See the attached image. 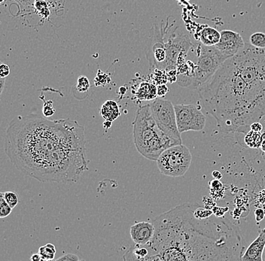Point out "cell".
<instances>
[{
  "label": "cell",
  "instance_id": "cell-1",
  "mask_svg": "<svg viewBox=\"0 0 265 261\" xmlns=\"http://www.w3.org/2000/svg\"><path fill=\"white\" fill-rule=\"evenodd\" d=\"M5 154L38 182L75 183L88 169L85 128L76 121L18 116L5 132Z\"/></svg>",
  "mask_w": 265,
  "mask_h": 261
},
{
  "label": "cell",
  "instance_id": "cell-2",
  "mask_svg": "<svg viewBox=\"0 0 265 261\" xmlns=\"http://www.w3.org/2000/svg\"><path fill=\"white\" fill-rule=\"evenodd\" d=\"M196 203H185L154 218L155 231L147 261H242L240 229L224 217L198 218Z\"/></svg>",
  "mask_w": 265,
  "mask_h": 261
},
{
  "label": "cell",
  "instance_id": "cell-3",
  "mask_svg": "<svg viewBox=\"0 0 265 261\" xmlns=\"http://www.w3.org/2000/svg\"><path fill=\"white\" fill-rule=\"evenodd\" d=\"M199 96L220 131L246 134L265 115V58L239 52L201 86Z\"/></svg>",
  "mask_w": 265,
  "mask_h": 261
},
{
  "label": "cell",
  "instance_id": "cell-4",
  "mask_svg": "<svg viewBox=\"0 0 265 261\" xmlns=\"http://www.w3.org/2000/svg\"><path fill=\"white\" fill-rule=\"evenodd\" d=\"M132 127L136 149L141 155L151 161H157L164 150L178 145L158 128L150 104L138 108Z\"/></svg>",
  "mask_w": 265,
  "mask_h": 261
},
{
  "label": "cell",
  "instance_id": "cell-5",
  "mask_svg": "<svg viewBox=\"0 0 265 261\" xmlns=\"http://www.w3.org/2000/svg\"><path fill=\"white\" fill-rule=\"evenodd\" d=\"M195 52L197 55V61L191 87L192 89L202 86L230 58L216 47L206 46L203 44L197 45Z\"/></svg>",
  "mask_w": 265,
  "mask_h": 261
},
{
  "label": "cell",
  "instance_id": "cell-6",
  "mask_svg": "<svg viewBox=\"0 0 265 261\" xmlns=\"http://www.w3.org/2000/svg\"><path fill=\"white\" fill-rule=\"evenodd\" d=\"M192 156L184 145L172 146L161 154L157 165L163 175L170 177L183 176L190 168Z\"/></svg>",
  "mask_w": 265,
  "mask_h": 261
},
{
  "label": "cell",
  "instance_id": "cell-7",
  "mask_svg": "<svg viewBox=\"0 0 265 261\" xmlns=\"http://www.w3.org/2000/svg\"><path fill=\"white\" fill-rule=\"evenodd\" d=\"M150 106L154 121L161 130L178 145L182 144L181 133L176 123L175 108L170 101L156 98Z\"/></svg>",
  "mask_w": 265,
  "mask_h": 261
},
{
  "label": "cell",
  "instance_id": "cell-8",
  "mask_svg": "<svg viewBox=\"0 0 265 261\" xmlns=\"http://www.w3.org/2000/svg\"><path fill=\"white\" fill-rule=\"evenodd\" d=\"M176 123L180 133L201 131L205 128L207 117L199 106L194 104L175 105Z\"/></svg>",
  "mask_w": 265,
  "mask_h": 261
},
{
  "label": "cell",
  "instance_id": "cell-9",
  "mask_svg": "<svg viewBox=\"0 0 265 261\" xmlns=\"http://www.w3.org/2000/svg\"><path fill=\"white\" fill-rule=\"evenodd\" d=\"M245 45L240 33L233 30H224L221 31L220 41L215 47L222 53L231 57L240 52Z\"/></svg>",
  "mask_w": 265,
  "mask_h": 261
},
{
  "label": "cell",
  "instance_id": "cell-10",
  "mask_svg": "<svg viewBox=\"0 0 265 261\" xmlns=\"http://www.w3.org/2000/svg\"><path fill=\"white\" fill-rule=\"evenodd\" d=\"M154 224L149 222H139L132 225L131 227V237L135 244L146 245L152 240L154 237Z\"/></svg>",
  "mask_w": 265,
  "mask_h": 261
},
{
  "label": "cell",
  "instance_id": "cell-11",
  "mask_svg": "<svg viewBox=\"0 0 265 261\" xmlns=\"http://www.w3.org/2000/svg\"><path fill=\"white\" fill-rule=\"evenodd\" d=\"M265 248V228L259 233L251 245L246 249L243 255V261H263L264 250Z\"/></svg>",
  "mask_w": 265,
  "mask_h": 261
},
{
  "label": "cell",
  "instance_id": "cell-12",
  "mask_svg": "<svg viewBox=\"0 0 265 261\" xmlns=\"http://www.w3.org/2000/svg\"><path fill=\"white\" fill-rule=\"evenodd\" d=\"M221 38V32L209 26H204L198 33L197 39L206 46H215Z\"/></svg>",
  "mask_w": 265,
  "mask_h": 261
},
{
  "label": "cell",
  "instance_id": "cell-13",
  "mask_svg": "<svg viewBox=\"0 0 265 261\" xmlns=\"http://www.w3.org/2000/svg\"><path fill=\"white\" fill-rule=\"evenodd\" d=\"M136 97L140 100H154L157 97V86L151 83H141L136 93Z\"/></svg>",
  "mask_w": 265,
  "mask_h": 261
},
{
  "label": "cell",
  "instance_id": "cell-14",
  "mask_svg": "<svg viewBox=\"0 0 265 261\" xmlns=\"http://www.w3.org/2000/svg\"><path fill=\"white\" fill-rule=\"evenodd\" d=\"M100 114L106 121H113L119 117V106L114 100H107L103 103L100 109Z\"/></svg>",
  "mask_w": 265,
  "mask_h": 261
},
{
  "label": "cell",
  "instance_id": "cell-15",
  "mask_svg": "<svg viewBox=\"0 0 265 261\" xmlns=\"http://www.w3.org/2000/svg\"><path fill=\"white\" fill-rule=\"evenodd\" d=\"M149 256V250L146 245L135 244L124 255V261H147Z\"/></svg>",
  "mask_w": 265,
  "mask_h": 261
},
{
  "label": "cell",
  "instance_id": "cell-16",
  "mask_svg": "<svg viewBox=\"0 0 265 261\" xmlns=\"http://www.w3.org/2000/svg\"><path fill=\"white\" fill-rule=\"evenodd\" d=\"M262 142L261 132H255L252 130L248 131L244 137V142L247 147L252 148V149H260Z\"/></svg>",
  "mask_w": 265,
  "mask_h": 261
},
{
  "label": "cell",
  "instance_id": "cell-17",
  "mask_svg": "<svg viewBox=\"0 0 265 261\" xmlns=\"http://www.w3.org/2000/svg\"><path fill=\"white\" fill-rule=\"evenodd\" d=\"M33 11L43 19H48L51 15L46 0H35L33 3Z\"/></svg>",
  "mask_w": 265,
  "mask_h": 261
},
{
  "label": "cell",
  "instance_id": "cell-18",
  "mask_svg": "<svg viewBox=\"0 0 265 261\" xmlns=\"http://www.w3.org/2000/svg\"><path fill=\"white\" fill-rule=\"evenodd\" d=\"M38 254L41 255L42 261H53L56 255L55 245L52 243H48L45 246L40 247Z\"/></svg>",
  "mask_w": 265,
  "mask_h": 261
},
{
  "label": "cell",
  "instance_id": "cell-19",
  "mask_svg": "<svg viewBox=\"0 0 265 261\" xmlns=\"http://www.w3.org/2000/svg\"><path fill=\"white\" fill-rule=\"evenodd\" d=\"M249 42L255 48H265V33L262 32L254 33L249 38Z\"/></svg>",
  "mask_w": 265,
  "mask_h": 261
},
{
  "label": "cell",
  "instance_id": "cell-20",
  "mask_svg": "<svg viewBox=\"0 0 265 261\" xmlns=\"http://www.w3.org/2000/svg\"><path fill=\"white\" fill-rule=\"evenodd\" d=\"M3 196L7 203L9 204L12 208H15L16 205L20 203V197L19 194L16 192L9 190V191L5 192V193H1Z\"/></svg>",
  "mask_w": 265,
  "mask_h": 261
},
{
  "label": "cell",
  "instance_id": "cell-21",
  "mask_svg": "<svg viewBox=\"0 0 265 261\" xmlns=\"http://www.w3.org/2000/svg\"><path fill=\"white\" fill-rule=\"evenodd\" d=\"M153 80L155 82V85H164V84L166 85V83L168 82V78L165 70L155 69L153 75Z\"/></svg>",
  "mask_w": 265,
  "mask_h": 261
},
{
  "label": "cell",
  "instance_id": "cell-22",
  "mask_svg": "<svg viewBox=\"0 0 265 261\" xmlns=\"http://www.w3.org/2000/svg\"><path fill=\"white\" fill-rule=\"evenodd\" d=\"M13 208L7 203L2 193H0V218H6L12 213Z\"/></svg>",
  "mask_w": 265,
  "mask_h": 261
},
{
  "label": "cell",
  "instance_id": "cell-23",
  "mask_svg": "<svg viewBox=\"0 0 265 261\" xmlns=\"http://www.w3.org/2000/svg\"><path fill=\"white\" fill-rule=\"evenodd\" d=\"M76 87L77 90L79 92L85 93L89 91L90 88H91V83H90L89 79L86 76L81 75L77 80Z\"/></svg>",
  "mask_w": 265,
  "mask_h": 261
},
{
  "label": "cell",
  "instance_id": "cell-24",
  "mask_svg": "<svg viewBox=\"0 0 265 261\" xmlns=\"http://www.w3.org/2000/svg\"><path fill=\"white\" fill-rule=\"evenodd\" d=\"M110 82V78L109 75L103 73L101 70H98L97 75L95 79V84L96 86H105L106 84Z\"/></svg>",
  "mask_w": 265,
  "mask_h": 261
},
{
  "label": "cell",
  "instance_id": "cell-25",
  "mask_svg": "<svg viewBox=\"0 0 265 261\" xmlns=\"http://www.w3.org/2000/svg\"><path fill=\"white\" fill-rule=\"evenodd\" d=\"M44 105L42 107V114L44 117H52L55 114V109L53 106V102L52 100L45 101L43 99Z\"/></svg>",
  "mask_w": 265,
  "mask_h": 261
},
{
  "label": "cell",
  "instance_id": "cell-26",
  "mask_svg": "<svg viewBox=\"0 0 265 261\" xmlns=\"http://www.w3.org/2000/svg\"><path fill=\"white\" fill-rule=\"evenodd\" d=\"M15 1L19 2L20 6L23 7L24 9L33 10V3L35 2V0H15Z\"/></svg>",
  "mask_w": 265,
  "mask_h": 261
},
{
  "label": "cell",
  "instance_id": "cell-27",
  "mask_svg": "<svg viewBox=\"0 0 265 261\" xmlns=\"http://www.w3.org/2000/svg\"><path fill=\"white\" fill-rule=\"evenodd\" d=\"M168 91L169 89L165 84L157 85V97L164 98L168 93Z\"/></svg>",
  "mask_w": 265,
  "mask_h": 261
},
{
  "label": "cell",
  "instance_id": "cell-28",
  "mask_svg": "<svg viewBox=\"0 0 265 261\" xmlns=\"http://www.w3.org/2000/svg\"><path fill=\"white\" fill-rule=\"evenodd\" d=\"M212 212H213L214 215L217 217H224V215L226 214L228 211V208H224V207H213L212 208Z\"/></svg>",
  "mask_w": 265,
  "mask_h": 261
},
{
  "label": "cell",
  "instance_id": "cell-29",
  "mask_svg": "<svg viewBox=\"0 0 265 261\" xmlns=\"http://www.w3.org/2000/svg\"><path fill=\"white\" fill-rule=\"evenodd\" d=\"M10 74V68L8 65L2 63L0 66V78H6Z\"/></svg>",
  "mask_w": 265,
  "mask_h": 261
},
{
  "label": "cell",
  "instance_id": "cell-30",
  "mask_svg": "<svg viewBox=\"0 0 265 261\" xmlns=\"http://www.w3.org/2000/svg\"><path fill=\"white\" fill-rule=\"evenodd\" d=\"M79 258L77 255H73V254H66V255L57 258V261H79Z\"/></svg>",
  "mask_w": 265,
  "mask_h": 261
},
{
  "label": "cell",
  "instance_id": "cell-31",
  "mask_svg": "<svg viewBox=\"0 0 265 261\" xmlns=\"http://www.w3.org/2000/svg\"><path fill=\"white\" fill-rule=\"evenodd\" d=\"M250 129L252 130L255 131V132H262V129H263V126L262 125L261 123H259V121L254 122L251 124Z\"/></svg>",
  "mask_w": 265,
  "mask_h": 261
},
{
  "label": "cell",
  "instance_id": "cell-32",
  "mask_svg": "<svg viewBox=\"0 0 265 261\" xmlns=\"http://www.w3.org/2000/svg\"><path fill=\"white\" fill-rule=\"evenodd\" d=\"M255 218H256L257 222H260L265 218V213L263 210L261 208H258L255 210Z\"/></svg>",
  "mask_w": 265,
  "mask_h": 261
},
{
  "label": "cell",
  "instance_id": "cell-33",
  "mask_svg": "<svg viewBox=\"0 0 265 261\" xmlns=\"http://www.w3.org/2000/svg\"><path fill=\"white\" fill-rule=\"evenodd\" d=\"M212 175L214 177V178H215V179H219H219H222V173H221L219 171L217 170L213 171V172H212Z\"/></svg>",
  "mask_w": 265,
  "mask_h": 261
},
{
  "label": "cell",
  "instance_id": "cell-34",
  "mask_svg": "<svg viewBox=\"0 0 265 261\" xmlns=\"http://www.w3.org/2000/svg\"><path fill=\"white\" fill-rule=\"evenodd\" d=\"M30 260L33 261H42V260H41V255H40L39 254H37V255H33V256L31 257V258H30Z\"/></svg>",
  "mask_w": 265,
  "mask_h": 261
},
{
  "label": "cell",
  "instance_id": "cell-35",
  "mask_svg": "<svg viewBox=\"0 0 265 261\" xmlns=\"http://www.w3.org/2000/svg\"><path fill=\"white\" fill-rule=\"evenodd\" d=\"M112 122H113V121H105V122L103 123V128H104L105 129H110V128L112 127Z\"/></svg>",
  "mask_w": 265,
  "mask_h": 261
},
{
  "label": "cell",
  "instance_id": "cell-36",
  "mask_svg": "<svg viewBox=\"0 0 265 261\" xmlns=\"http://www.w3.org/2000/svg\"><path fill=\"white\" fill-rule=\"evenodd\" d=\"M5 78H0V87H1V94H2V91H3L4 86H5Z\"/></svg>",
  "mask_w": 265,
  "mask_h": 261
},
{
  "label": "cell",
  "instance_id": "cell-37",
  "mask_svg": "<svg viewBox=\"0 0 265 261\" xmlns=\"http://www.w3.org/2000/svg\"><path fill=\"white\" fill-rule=\"evenodd\" d=\"M260 149L261 150H262V152H263L264 154H265V140L262 141Z\"/></svg>",
  "mask_w": 265,
  "mask_h": 261
},
{
  "label": "cell",
  "instance_id": "cell-38",
  "mask_svg": "<svg viewBox=\"0 0 265 261\" xmlns=\"http://www.w3.org/2000/svg\"><path fill=\"white\" fill-rule=\"evenodd\" d=\"M119 91L120 92H122L121 93V94H124L125 92L127 91V89L126 88H124V87H121V88H120Z\"/></svg>",
  "mask_w": 265,
  "mask_h": 261
},
{
  "label": "cell",
  "instance_id": "cell-39",
  "mask_svg": "<svg viewBox=\"0 0 265 261\" xmlns=\"http://www.w3.org/2000/svg\"><path fill=\"white\" fill-rule=\"evenodd\" d=\"M262 141L265 140V132L262 133Z\"/></svg>",
  "mask_w": 265,
  "mask_h": 261
},
{
  "label": "cell",
  "instance_id": "cell-40",
  "mask_svg": "<svg viewBox=\"0 0 265 261\" xmlns=\"http://www.w3.org/2000/svg\"><path fill=\"white\" fill-rule=\"evenodd\" d=\"M4 1H5V0H0V2H1V3H2V2H4Z\"/></svg>",
  "mask_w": 265,
  "mask_h": 261
},
{
  "label": "cell",
  "instance_id": "cell-41",
  "mask_svg": "<svg viewBox=\"0 0 265 261\" xmlns=\"http://www.w3.org/2000/svg\"><path fill=\"white\" fill-rule=\"evenodd\" d=\"M264 158L265 159V154H264Z\"/></svg>",
  "mask_w": 265,
  "mask_h": 261
},
{
  "label": "cell",
  "instance_id": "cell-42",
  "mask_svg": "<svg viewBox=\"0 0 265 261\" xmlns=\"http://www.w3.org/2000/svg\"><path fill=\"white\" fill-rule=\"evenodd\" d=\"M176 1H180V0H176Z\"/></svg>",
  "mask_w": 265,
  "mask_h": 261
}]
</instances>
